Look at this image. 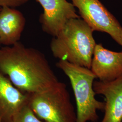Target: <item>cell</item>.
<instances>
[{
	"instance_id": "cell-7",
	"label": "cell",
	"mask_w": 122,
	"mask_h": 122,
	"mask_svg": "<svg viewBox=\"0 0 122 122\" xmlns=\"http://www.w3.org/2000/svg\"><path fill=\"white\" fill-rule=\"evenodd\" d=\"M91 70L100 81H109L122 75V51L114 52L96 44Z\"/></svg>"
},
{
	"instance_id": "cell-11",
	"label": "cell",
	"mask_w": 122,
	"mask_h": 122,
	"mask_svg": "<svg viewBox=\"0 0 122 122\" xmlns=\"http://www.w3.org/2000/svg\"><path fill=\"white\" fill-rule=\"evenodd\" d=\"M11 122H43L34 113L28 105L22 108Z\"/></svg>"
},
{
	"instance_id": "cell-16",
	"label": "cell",
	"mask_w": 122,
	"mask_h": 122,
	"mask_svg": "<svg viewBox=\"0 0 122 122\" xmlns=\"http://www.w3.org/2000/svg\"></svg>"
},
{
	"instance_id": "cell-9",
	"label": "cell",
	"mask_w": 122,
	"mask_h": 122,
	"mask_svg": "<svg viewBox=\"0 0 122 122\" xmlns=\"http://www.w3.org/2000/svg\"><path fill=\"white\" fill-rule=\"evenodd\" d=\"M28 95L14 86L9 78L0 72V120L11 122L27 105Z\"/></svg>"
},
{
	"instance_id": "cell-1",
	"label": "cell",
	"mask_w": 122,
	"mask_h": 122,
	"mask_svg": "<svg viewBox=\"0 0 122 122\" xmlns=\"http://www.w3.org/2000/svg\"><path fill=\"white\" fill-rule=\"evenodd\" d=\"M0 72L27 94L44 91L59 81L44 53L20 42L0 48Z\"/></svg>"
},
{
	"instance_id": "cell-15",
	"label": "cell",
	"mask_w": 122,
	"mask_h": 122,
	"mask_svg": "<svg viewBox=\"0 0 122 122\" xmlns=\"http://www.w3.org/2000/svg\"><path fill=\"white\" fill-rule=\"evenodd\" d=\"M0 122H1V120H0Z\"/></svg>"
},
{
	"instance_id": "cell-2",
	"label": "cell",
	"mask_w": 122,
	"mask_h": 122,
	"mask_svg": "<svg viewBox=\"0 0 122 122\" xmlns=\"http://www.w3.org/2000/svg\"><path fill=\"white\" fill-rule=\"evenodd\" d=\"M93 32L82 19L70 20L51 40L50 47L53 57L91 69L96 44Z\"/></svg>"
},
{
	"instance_id": "cell-8",
	"label": "cell",
	"mask_w": 122,
	"mask_h": 122,
	"mask_svg": "<svg viewBox=\"0 0 122 122\" xmlns=\"http://www.w3.org/2000/svg\"><path fill=\"white\" fill-rule=\"evenodd\" d=\"M96 94L105 97L104 116L100 122H122V75L109 81H94Z\"/></svg>"
},
{
	"instance_id": "cell-13",
	"label": "cell",
	"mask_w": 122,
	"mask_h": 122,
	"mask_svg": "<svg viewBox=\"0 0 122 122\" xmlns=\"http://www.w3.org/2000/svg\"><path fill=\"white\" fill-rule=\"evenodd\" d=\"M1 7H0V10H1Z\"/></svg>"
},
{
	"instance_id": "cell-12",
	"label": "cell",
	"mask_w": 122,
	"mask_h": 122,
	"mask_svg": "<svg viewBox=\"0 0 122 122\" xmlns=\"http://www.w3.org/2000/svg\"><path fill=\"white\" fill-rule=\"evenodd\" d=\"M29 0H0V7L16 8L28 2Z\"/></svg>"
},
{
	"instance_id": "cell-5",
	"label": "cell",
	"mask_w": 122,
	"mask_h": 122,
	"mask_svg": "<svg viewBox=\"0 0 122 122\" xmlns=\"http://www.w3.org/2000/svg\"><path fill=\"white\" fill-rule=\"evenodd\" d=\"M94 31L105 32L122 47V26L99 0H71Z\"/></svg>"
},
{
	"instance_id": "cell-3",
	"label": "cell",
	"mask_w": 122,
	"mask_h": 122,
	"mask_svg": "<svg viewBox=\"0 0 122 122\" xmlns=\"http://www.w3.org/2000/svg\"><path fill=\"white\" fill-rule=\"evenodd\" d=\"M57 67L68 77L76 104L77 122H96L97 111L104 110L105 102L96 100L93 89L96 76L91 70L64 60H59Z\"/></svg>"
},
{
	"instance_id": "cell-10",
	"label": "cell",
	"mask_w": 122,
	"mask_h": 122,
	"mask_svg": "<svg viewBox=\"0 0 122 122\" xmlns=\"http://www.w3.org/2000/svg\"><path fill=\"white\" fill-rule=\"evenodd\" d=\"M26 20L15 8L1 7L0 10V42L5 46H12L20 39Z\"/></svg>"
},
{
	"instance_id": "cell-4",
	"label": "cell",
	"mask_w": 122,
	"mask_h": 122,
	"mask_svg": "<svg viewBox=\"0 0 122 122\" xmlns=\"http://www.w3.org/2000/svg\"><path fill=\"white\" fill-rule=\"evenodd\" d=\"M28 95L27 105L43 122H77L65 83L59 81L47 90Z\"/></svg>"
},
{
	"instance_id": "cell-6",
	"label": "cell",
	"mask_w": 122,
	"mask_h": 122,
	"mask_svg": "<svg viewBox=\"0 0 122 122\" xmlns=\"http://www.w3.org/2000/svg\"><path fill=\"white\" fill-rule=\"evenodd\" d=\"M42 6L44 12L39 17L43 30L54 37L69 20L80 17L72 3L67 0H36Z\"/></svg>"
},
{
	"instance_id": "cell-14",
	"label": "cell",
	"mask_w": 122,
	"mask_h": 122,
	"mask_svg": "<svg viewBox=\"0 0 122 122\" xmlns=\"http://www.w3.org/2000/svg\"><path fill=\"white\" fill-rule=\"evenodd\" d=\"M0 45H1V43H0Z\"/></svg>"
}]
</instances>
